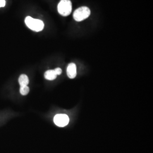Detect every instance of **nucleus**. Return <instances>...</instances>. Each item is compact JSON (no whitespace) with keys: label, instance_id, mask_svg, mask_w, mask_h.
Segmentation results:
<instances>
[{"label":"nucleus","instance_id":"obj_8","mask_svg":"<svg viewBox=\"0 0 153 153\" xmlns=\"http://www.w3.org/2000/svg\"><path fill=\"white\" fill-rule=\"evenodd\" d=\"M30 91V88L28 87L27 86H21L20 88V93L22 94V95H27Z\"/></svg>","mask_w":153,"mask_h":153},{"label":"nucleus","instance_id":"obj_7","mask_svg":"<svg viewBox=\"0 0 153 153\" xmlns=\"http://www.w3.org/2000/svg\"><path fill=\"white\" fill-rule=\"evenodd\" d=\"M18 81H19V83L21 87L25 86H27V85L29 83V79L26 75L22 74L21 76H19Z\"/></svg>","mask_w":153,"mask_h":153},{"label":"nucleus","instance_id":"obj_10","mask_svg":"<svg viewBox=\"0 0 153 153\" xmlns=\"http://www.w3.org/2000/svg\"><path fill=\"white\" fill-rule=\"evenodd\" d=\"M6 2L5 0H0V7L5 6Z\"/></svg>","mask_w":153,"mask_h":153},{"label":"nucleus","instance_id":"obj_1","mask_svg":"<svg viewBox=\"0 0 153 153\" xmlns=\"http://www.w3.org/2000/svg\"><path fill=\"white\" fill-rule=\"evenodd\" d=\"M25 23L28 27L36 32L41 31L44 28V23L42 21L34 19L31 16H27L25 18Z\"/></svg>","mask_w":153,"mask_h":153},{"label":"nucleus","instance_id":"obj_2","mask_svg":"<svg viewBox=\"0 0 153 153\" xmlns=\"http://www.w3.org/2000/svg\"><path fill=\"white\" fill-rule=\"evenodd\" d=\"M91 11L86 6H82L78 8L73 13V18L76 22H81L90 16Z\"/></svg>","mask_w":153,"mask_h":153},{"label":"nucleus","instance_id":"obj_4","mask_svg":"<svg viewBox=\"0 0 153 153\" xmlns=\"http://www.w3.org/2000/svg\"><path fill=\"white\" fill-rule=\"evenodd\" d=\"M55 124L60 127H64L67 126L69 122V118L65 114H57L54 117Z\"/></svg>","mask_w":153,"mask_h":153},{"label":"nucleus","instance_id":"obj_5","mask_svg":"<svg viewBox=\"0 0 153 153\" xmlns=\"http://www.w3.org/2000/svg\"><path fill=\"white\" fill-rule=\"evenodd\" d=\"M67 75L69 78H74L76 75V65L74 63L69 64L67 67Z\"/></svg>","mask_w":153,"mask_h":153},{"label":"nucleus","instance_id":"obj_6","mask_svg":"<svg viewBox=\"0 0 153 153\" xmlns=\"http://www.w3.org/2000/svg\"><path fill=\"white\" fill-rule=\"evenodd\" d=\"M44 77L47 80L52 81L56 78L57 75L55 73L54 70H49L45 71V73H44Z\"/></svg>","mask_w":153,"mask_h":153},{"label":"nucleus","instance_id":"obj_3","mask_svg":"<svg viewBox=\"0 0 153 153\" xmlns=\"http://www.w3.org/2000/svg\"><path fill=\"white\" fill-rule=\"evenodd\" d=\"M57 9L59 14L62 16H68L71 13L72 4L70 0H61Z\"/></svg>","mask_w":153,"mask_h":153},{"label":"nucleus","instance_id":"obj_9","mask_svg":"<svg viewBox=\"0 0 153 153\" xmlns=\"http://www.w3.org/2000/svg\"><path fill=\"white\" fill-rule=\"evenodd\" d=\"M54 71H55V73L56 74V75H60L62 73V70L61 68H56L55 69H54Z\"/></svg>","mask_w":153,"mask_h":153}]
</instances>
